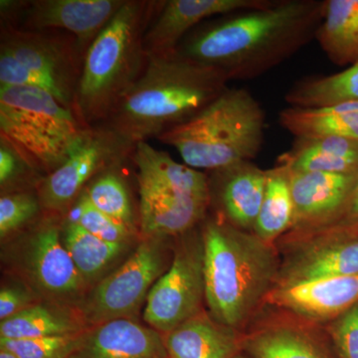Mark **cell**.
I'll return each instance as SVG.
<instances>
[{
    "mask_svg": "<svg viewBox=\"0 0 358 358\" xmlns=\"http://www.w3.org/2000/svg\"><path fill=\"white\" fill-rule=\"evenodd\" d=\"M84 59L69 32L0 26V86L45 90L75 112Z\"/></svg>",
    "mask_w": 358,
    "mask_h": 358,
    "instance_id": "obj_7",
    "label": "cell"
},
{
    "mask_svg": "<svg viewBox=\"0 0 358 358\" xmlns=\"http://www.w3.org/2000/svg\"><path fill=\"white\" fill-rule=\"evenodd\" d=\"M265 113L243 88H228L189 121L162 134L183 164L209 173L241 162H252L264 141Z\"/></svg>",
    "mask_w": 358,
    "mask_h": 358,
    "instance_id": "obj_5",
    "label": "cell"
},
{
    "mask_svg": "<svg viewBox=\"0 0 358 358\" xmlns=\"http://www.w3.org/2000/svg\"><path fill=\"white\" fill-rule=\"evenodd\" d=\"M171 237H145L121 267L85 294L77 310L87 327L134 319L150 289L171 267Z\"/></svg>",
    "mask_w": 358,
    "mask_h": 358,
    "instance_id": "obj_8",
    "label": "cell"
},
{
    "mask_svg": "<svg viewBox=\"0 0 358 358\" xmlns=\"http://www.w3.org/2000/svg\"><path fill=\"white\" fill-rule=\"evenodd\" d=\"M140 229L145 237H178L200 225L210 200L138 176Z\"/></svg>",
    "mask_w": 358,
    "mask_h": 358,
    "instance_id": "obj_17",
    "label": "cell"
},
{
    "mask_svg": "<svg viewBox=\"0 0 358 358\" xmlns=\"http://www.w3.org/2000/svg\"><path fill=\"white\" fill-rule=\"evenodd\" d=\"M279 120L296 138L341 136L358 141V102L319 108L289 106L280 113Z\"/></svg>",
    "mask_w": 358,
    "mask_h": 358,
    "instance_id": "obj_23",
    "label": "cell"
},
{
    "mask_svg": "<svg viewBox=\"0 0 358 358\" xmlns=\"http://www.w3.org/2000/svg\"><path fill=\"white\" fill-rule=\"evenodd\" d=\"M234 358H251V357H248V355H243V352H240L239 355H237L236 357H235Z\"/></svg>",
    "mask_w": 358,
    "mask_h": 358,
    "instance_id": "obj_38",
    "label": "cell"
},
{
    "mask_svg": "<svg viewBox=\"0 0 358 358\" xmlns=\"http://www.w3.org/2000/svg\"><path fill=\"white\" fill-rule=\"evenodd\" d=\"M64 217L79 224L91 234L110 243H131L136 232L96 209L84 193Z\"/></svg>",
    "mask_w": 358,
    "mask_h": 358,
    "instance_id": "obj_30",
    "label": "cell"
},
{
    "mask_svg": "<svg viewBox=\"0 0 358 358\" xmlns=\"http://www.w3.org/2000/svg\"><path fill=\"white\" fill-rule=\"evenodd\" d=\"M122 166L96 176L85 188L83 193L96 209L136 231L131 194L126 180L120 173Z\"/></svg>",
    "mask_w": 358,
    "mask_h": 358,
    "instance_id": "obj_29",
    "label": "cell"
},
{
    "mask_svg": "<svg viewBox=\"0 0 358 358\" xmlns=\"http://www.w3.org/2000/svg\"><path fill=\"white\" fill-rule=\"evenodd\" d=\"M326 0H272L204 21L179 44L181 55L228 80L262 76L315 39Z\"/></svg>",
    "mask_w": 358,
    "mask_h": 358,
    "instance_id": "obj_1",
    "label": "cell"
},
{
    "mask_svg": "<svg viewBox=\"0 0 358 358\" xmlns=\"http://www.w3.org/2000/svg\"><path fill=\"white\" fill-rule=\"evenodd\" d=\"M91 128L45 90L0 86V136L44 176L69 159Z\"/></svg>",
    "mask_w": 358,
    "mask_h": 358,
    "instance_id": "obj_6",
    "label": "cell"
},
{
    "mask_svg": "<svg viewBox=\"0 0 358 358\" xmlns=\"http://www.w3.org/2000/svg\"><path fill=\"white\" fill-rule=\"evenodd\" d=\"M83 333L29 339L0 338V348L20 358H68Z\"/></svg>",
    "mask_w": 358,
    "mask_h": 358,
    "instance_id": "obj_33",
    "label": "cell"
},
{
    "mask_svg": "<svg viewBox=\"0 0 358 358\" xmlns=\"http://www.w3.org/2000/svg\"><path fill=\"white\" fill-rule=\"evenodd\" d=\"M32 305L33 296L27 289L4 287L0 291V320L9 319Z\"/></svg>",
    "mask_w": 358,
    "mask_h": 358,
    "instance_id": "obj_35",
    "label": "cell"
},
{
    "mask_svg": "<svg viewBox=\"0 0 358 358\" xmlns=\"http://www.w3.org/2000/svg\"><path fill=\"white\" fill-rule=\"evenodd\" d=\"M207 176L214 213L239 229L253 232L265 194L267 171L252 162H241Z\"/></svg>",
    "mask_w": 358,
    "mask_h": 358,
    "instance_id": "obj_18",
    "label": "cell"
},
{
    "mask_svg": "<svg viewBox=\"0 0 358 358\" xmlns=\"http://www.w3.org/2000/svg\"><path fill=\"white\" fill-rule=\"evenodd\" d=\"M288 173L294 209L291 230L320 227L338 220L357 174L345 176L289 169Z\"/></svg>",
    "mask_w": 358,
    "mask_h": 358,
    "instance_id": "obj_19",
    "label": "cell"
},
{
    "mask_svg": "<svg viewBox=\"0 0 358 358\" xmlns=\"http://www.w3.org/2000/svg\"><path fill=\"white\" fill-rule=\"evenodd\" d=\"M336 222L358 223V173L346 200L345 208Z\"/></svg>",
    "mask_w": 358,
    "mask_h": 358,
    "instance_id": "obj_36",
    "label": "cell"
},
{
    "mask_svg": "<svg viewBox=\"0 0 358 358\" xmlns=\"http://www.w3.org/2000/svg\"><path fill=\"white\" fill-rule=\"evenodd\" d=\"M0 358H20L6 348H0Z\"/></svg>",
    "mask_w": 358,
    "mask_h": 358,
    "instance_id": "obj_37",
    "label": "cell"
},
{
    "mask_svg": "<svg viewBox=\"0 0 358 358\" xmlns=\"http://www.w3.org/2000/svg\"><path fill=\"white\" fill-rule=\"evenodd\" d=\"M324 327L336 358H358V303Z\"/></svg>",
    "mask_w": 358,
    "mask_h": 358,
    "instance_id": "obj_34",
    "label": "cell"
},
{
    "mask_svg": "<svg viewBox=\"0 0 358 358\" xmlns=\"http://www.w3.org/2000/svg\"><path fill=\"white\" fill-rule=\"evenodd\" d=\"M275 244L281 260L275 287L358 275V223L289 230Z\"/></svg>",
    "mask_w": 358,
    "mask_h": 358,
    "instance_id": "obj_9",
    "label": "cell"
},
{
    "mask_svg": "<svg viewBox=\"0 0 358 358\" xmlns=\"http://www.w3.org/2000/svg\"><path fill=\"white\" fill-rule=\"evenodd\" d=\"M160 0H126L85 55L75 112L89 127L112 114L147 67L143 38Z\"/></svg>",
    "mask_w": 358,
    "mask_h": 358,
    "instance_id": "obj_4",
    "label": "cell"
},
{
    "mask_svg": "<svg viewBox=\"0 0 358 358\" xmlns=\"http://www.w3.org/2000/svg\"><path fill=\"white\" fill-rule=\"evenodd\" d=\"M169 358H234L242 352V333L221 324L207 310L166 334Z\"/></svg>",
    "mask_w": 358,
    "mask_h": 358,
    "instance_id": "obj_21",
    "label": "cell"
},
{
    "mask_svg": "<svg viewBox=\"0 0 358 358\" xmlns=\"http://www.w3.org/2000/svg\"><path fill=\"white\" fill-rule=\"evenodd\" d=\"M61 238L85 284L98 279L128 249L129 244L110 243L63 217Z\"/></svg>",
    "mask_w": 358,
    "mask_h": 358,
    "instance_id": "obj_26",
    "label": "cell"
},
{
    "mask_svg": "<svg viewBox=\"0 0 358 358\" xmlns=\"http://www.w3.org/2000/svg\"><path fill=\"white\" fill-rule=\"evenodd\" d=\"M68 358H169L164 334L134 319L88 327Z\"/></svg>",
    "mask_w": 358,
    "mask_h": 358,
    "instance_id": "obj_20",
    "label": "cell"
},
{
    "mask_svg": "<svg viewBox=\"0 0 358 358\" xmlns=\"http://www.w3.org/2000/svg\"><path fill=\"white\" fill-rule=\"evenodd\" d=\"M286 102L292 107L301 108L358 102V63L334 74L301 80L289 90Z\"/></svg>",
    "mask_w": 358,
    "mask_h": 358,
    "instance_id": "obj_28",
    "label": "cell"
},
{
    "mask_svg": "<svg viewBox=\"0 0 358 358\" xmlns=\"http://www.w3.org/2000/svg\"><path fill=\"white\" fill-rule=\"evenodd\" d=\"M77 308L57 303H34L0 324V338L29 339L83 333Z\"/></svg>",
    "mask_w": 358,
    "mask_h": 358,
    "instance_id": "obj_24",
    "label": "cell"
},
{
    "mask_svg": "<svg viewBox=\"0 0 358 358\" xmlns=\"http://www.w3.org/2000/svg\"><path fill=\"white\" fill-rule=\"evenodd\" d=\"M251 358H336L326 327L264 306L242 333Z\"/></svg>",
    "mask_w": 358,
    "mask_h": 358,
    "instance_id": "obj_14",
    "label": "cell"
},
{
    "mask_svg": "<svg viewBox=\"0 0 358 358\" xmlns=\"http://www.w3.org/2000/svg\"><path fill=\"white\" fill-rule=\"evenodd\" d=\"M178 238L171 267L148 296L143 320L166 334L204 310V242L201 224Z\"/></svg>",
    "mask_w": 358,
    "mask_h": 358,
    "instance_id": "obj_10",
    "label": "cell"
},
{
    "mask_svg": "<svg viewBox=\"0 0 358 358\" xmlns=\"http://www.w3.org/2000/svg\"><path fill=\"white\" fill-rule=\"evenodd\" d=\"M37 189L1 194L0 197V236L1 239L22 228L30 227L43 216Z\"/></svg>",
    "mask_w": 358,
    "mask_h": 358,
    "instance_id": "obj_32",
    "label": "cell"
},
{
    "mask_svg": "<svg viewBox=\"0 0 358 358\" xmlns=\"http://www.w3.org/2000/svg\"><path fill=\"white\" fill-rule=\"evenodd\" d=\"M134 148L105 124L92 127L69 159L39 185L44 211L65 216L93 179L131 160Z\"/></svg>",
    "mask_w": 358,
    "mask_h": 358,
    "instance_id": "obj_12",
    "label": "cell"
},
{
    "mask_svg": "<svg viewBox=\"0 0 358 358\" xmlns=\"http://www.w3.org/2000/svg\"><path fill=\"white\" fill-rule=\"evenodd\" d=\"M221 71L178 51L148 56L147 67L102 122L136 145L189 121L228 87Z\"/></svg>",
    "mask_w": 358,
    "mask_h": 358,
    "instance_id": "obj_2",
    "label": "cell"
},
{
    "mask_svg": "<svg viewBox=\"0 0 358 358\" xmlns=\"http://www.w3.org/2000/svg\"><path fill=\"white\" fill-rule=\"evenodd\" d=\"M358 303V275L275 287L265 306L326 327Z\"/></svg>",
    "mask_w": 358,
    "mask_h": 358,
    "instance_id": "obj_16",
    "label": "cell"
},
{
    "mask_svg": "<svg viewBox=\"0 0 358 358\" xmlns=\"http://www.w3.org/2000/svg\"><path fill=\"white\" fill-rule=\"evenodd\" d=\"M205 301L221 324L243 333L277 284L279 251L217 213L201 223Z\"/></svg>",
    "mask_w": 358,
    "mask_h": 358,
    "instance_id": "obj_3",
    "label": "cell"
},
{
    "mask_svg": "<svg viewBox=\"0 0 358 358\" xmlns=\"http://www.w3.org/2000/svg\"><path fill=\"white\" fill-rule=\"evenodd\" d=\"M63 217L45 212L20 239L17 264L26 279L48 303L77 308L87 286L61 238Z\"/></svg>",
    "mask_w": 358,
    "mask_h": 358,
    "instance_id": "obj_11",
    "label": "cell"
},
{
    "mask_svg": "<svg viewBox=\"0 0 358 358\" xmlns=\"http://www.w3.org/2000/svg\"><path fill=\"white\" fill-rule=\"evenodd\" d=\"M126 0H1L0 26L24 30H62L87 50Z\"/></svg>",
    "mask_w": 358,
    "mask_h": 358,
    "instance_id": "obj_13",
    "label": "cell"
},
{
    "mask_svg": "<svg viewBox=\"0 0 358 358\" xmlns=\"http://www.w3.org/2000/svg\"><path fill=\"white\" fill-rule=\"evenodd\" d=\"M315 39L334 64L358 63V0H326Z\"/></svg>",
    "mask_w": 358,
    "mask_h": 358,
    "instance_id": "obj_25",
    "label": "cell"
},
{
    "mask_svg": "<svg viewBox=\"0 0 358 358\" xmlns=\"http://www.w3.org/2000/svg\"><path fill=\"white\" fill-rule=\"evenodd\" d=\"M294 215L288 169L277 164L267 171L265 194L253 233L264 241L275 244L293 227Z\"/></svg>",
    "mask_w": 358,
    "mask_h": 358,
    "instance_id": "obj_27",
    "label": "cell"
},
{
    "mask_svg": "<svg viewBox=\"0 0 358 358\" xmlns=\"http://www.w3.org/2000/svg\"><path fill=\"white\" fill-rule=\"evenodd\" d=\"M277 164L291 171L353 176L358 173V141L341 136L296 138Z\"/></svg>",
    "mask_w": 358,
    "mask_h": 358,
    "instance_id": "obj_22",
    "label": "cell"
},
{
    "mask_svg": "<svg viewBox=\"0 0 358 358\" xmlns=\"http://www.w3.org/2000/svg\"><path fill=\"white\" fill-rule=\"evenodd\" d=\"M46 176L28 162L13 143L0 136V187L1 194L38 189Z\"/></svg>",
    "mask_w": 358,
    "mask_h": 358,
    "instance_id": "obj_31",
    "label": "cell"
},
{
    "mask_svg": "<svg viewBox=\"0 0 358 358\" xmlns=\"http://www.w3.org/2000/svg\"><path fill=\"white\" fill-rule=\"evenodd\" d=\"M272 0H160L143 38L148 56L178 50L188 33L204 21L267 6Z\"/></svg>",
    "mask_w": 358,
    "mask_h": 358,
    "instance_id": "obj_15",
    "label": "cell"
}]
</instances>
